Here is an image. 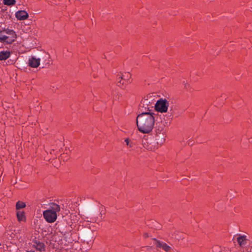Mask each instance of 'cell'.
Masks as SVG:
<instances>
[{
    "label": "cell",
    "mask_w": 252,
    "mask_h": 252,
    "mask_svg": "<svg viewBox=\"0 0 252 252\" xmlns=\"http://www.w3.org/2000/svg\"><path fill=\"white\" fill-rule=\"evenodd\" d=\"M11 53L8 51H3L0 53V60L1 61L7 60L11 56Z\"/></svg>",
    "instance_id": "obj_8"
},
{
    "label": "cell",
    "mask_w": 252,
    "mask_h": 252,
    "mask_svg": "<svg viewBox=\"0 0 252 252\" xmlns=\"http://www.w3.org/2000/svg\"><path fill=\"white\" fill-rule=\"evenodd\" d=\"M17 39V34L13 30L4 29L0 33V41L2 43L11 45Z\"/></svg>",
    "instance_id": "obj_5"
},
{
    "label": "cell",
    "mask_w": 252,
    "mask_h": 252,
    "mask_svg": "<svg viewBox=\"0 0 252 252\" xmlns=\"http://www.w3.org/2000/svg\"><path fill=\"white\" fill-rule=\"evenodd\" d=\"M41 65V59L35 56H31L28 60V66L32 68H37Z\"/></svg>",
    "instance_id": "obj_6"
},
{
    "label": "cell",
    "mask_w": 252,
    "mask_h": 252,
    "mask_svg": "<svg viewBox=\"0 0 252 252\" xmlns=\"http://www.w3.org/2000/svg\"><path fill=\"white\" fill-rule=\"evenodd\" d=\"M15 15L16 18L20 21L25 20L29 17L28 13L25 11H19L16 12Z\"/></svg>",
    "instance_id": "obj_7"
},
{
    "label": "cell",
    "mask_w": 252,
    "mask_h": 252,
    "mask_svg": "<svg viewBox=\"0 0 252 252\" xmlns=\"http://www.w3.org/2000/svg\"><path fill=\"white\" fill-rule=\"evenodd\" d=\"M79 213L84 220L97 224L103 219L105 208L98 201L86 197H76Z\"/></svg>",
    "instance_id": "obj_3"
},
{
    "label": "cell",
    "mask_w": 252,
    "mask_h": 252,
    "mask_svg": "<svg viewBox=\"0 0 252 252\" xmlns=\"http://www.w3.org/2000/svg\"><path fill=\"white\" fill-rule=\"evenodd\" d=\"M154 241H155L156 243V245H157V246L160 247V248H162V249H163L165 251H169L170 250V248L169 247V246L166 245V244H164L163 243H162L160 241H159L156 240V239H154Z\"/></svg>",
    "instance_id": "obj_9"
},
{
    "label": "cell",
    "mask_w": 252,
    "mask_h": 252,
    "mask_svg": "<svg viewBox=\"0 0 252 252\" xmlns=\"http://www.w3.org/2000/svg\"><path fill=\"white\" fill-rule=\"evenodd\" d=\"M25 207H26L25 204L21 201H19L18 202H17L16 203V209L17 210L23 209V208H25Z\"/></svg>",
    "instance_id": "obj_11"
},
{
    "label": "cell",
    "mask_w": 252,
    "mask_h": 252,
    "mask_svg": "<svg viewBox=\"0 0 252 252\" xmlns=\"http://www.w3.org/2000/svg\"><path fill=\"white\" fill-rule=\"evenodd\" d=\"M233 242L236 248L242 251H251L252 242L250 241L245 235L237 234L233 238Z\"/></svg>",
    "instance_id": "obj_4"
},
{
    "label": "cell",
    "mask_w": 252,
    "mask_h": 252,
    "mask_svg": "<svg viewBox=\"0 0 252 252\" xmlns=\"http://www.w3.org/2000/svg\"><path fill=\"white\" fill-rule=\"evenodd\" d=\"M174 110V100L164 92L151 93L141 100L136 126L144 135L142 144L146 149L154 150L165 143Z\"/></svg>",
    "instance_id": "obj_2"
},
{
    "label": "cell",
    "mask_w": 252,
    "mask_h": 252,
    "mask_svg": "<svg viewBox=\"0 0 252 252\" xmlns=\"http://www.w3.org/2000/svg\"><path fill=\"white\" fill-rule=\"evenodd\" d=\"M15 0H3V3L7 6H11L15 4Z\"/></svg>",
    "instance_id": "obj_12"
},
{
    "label": "cell",
    "mask_w": 252,
    "mask_h": 252,
    "mask_svg": "<svg viewBox=\"0 0 252 252\" xmlns=\"http://www.w3.org/2000/svg\"><path fill=\"white\" fill-rule=\"evenodd\" d=\"M33 235L52 251L83 252L90 249L97 224L84 220L76 197L51 198L37 207L32 221Z\"/></svg>",
    "instance_id": "obj_1"
},
{
    "label": "cell",
    "mask_w": 252,
    "mask_h": 252,
    "mask_svg": "<svg viewBox=\"0 0 252 252\" xmlns=\"http://www.w3.org/2000/svg\"><path fill=\"white\" fill-rule=\"evenodd\" d=\"M17 219L19 220V221H24L26 220V216L24 213V212L21 211V212H18L17 213Z\"/></svg>",
    "instance_id": "obj_10"
}]
</instances>
